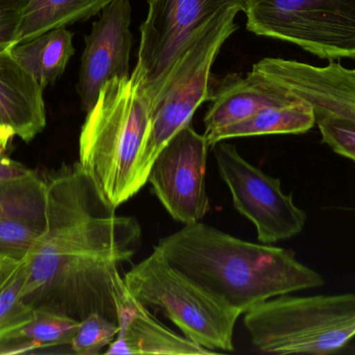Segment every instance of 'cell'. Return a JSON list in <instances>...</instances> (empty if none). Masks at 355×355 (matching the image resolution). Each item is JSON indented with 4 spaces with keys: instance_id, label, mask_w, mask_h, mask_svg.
<instances>
[{
    "instance_id": "cell-18",
    "label": "cell",
    "mask_w": 355,
    "mask_h": 355,
    "mask_svg": "<svg viewBox=\"0 0 355 355\" xmlns=\"http://www.w3.org/2000/svg\"><path fill=\"white\" fill-rule=\"evenodd\" d=\"M112 0H26L19 43L99 14Z\"/></svg>"
},
{
    "instance_id": "cell-11",
    "label": "cell",
    "mask_w": 355,
    "mask_h": 355,
    "mask_svg": "<svg viewBox=\"0 0 355 355\" xmlns=\"http://www.w3.org/2000/svg\"><path fill=\"white\" fill-rule=\"evenodd\" d=\"M130 25V1L112 0L101 10L100 18L85 37L77 83L81 108L85 112L97 101L108 81L130 76L133 41Z\"/></svg>"
},
{
    "instance_id": "cell-19",
    "label": "cell",
    "mask_w": 355,
    "mask_h": 355,
    "mask_svg": "<svg viewBox=\"0 0 355 355\" xmlns=\"http://www.w3.org/2000/svg\"><path fill=\"white\" fill-rule=\"evenodd\" d=\"M27 260L0 256V342L14 341L35 315L25 302Z\"/></svg>"
},
{
    "instance_id": "cell-22",
    "label": "cell",
    "mask_w": 355,
    "mask_h": 355,
    "mask_svg": "<svg viewBox=\"0 0 355 355\" xmlns=\"http://www.w3.org/2000/svg\"><path fill=\"white\" fill-rule=\"evenodd\" d=\"M45 220L0 219V256L22 260L28 256L44 231Z\"/></svg>"
},
{
    "instance_id": "cell-4",
    "label": "cell",
    "mask_w": 355,
    "mask_h": 355,
    "mask_svg": "<svg viewBox=\"0 0 355 355\" xmlns=\"http://www.w3.org/2000/svg\"><path fill=\"white\" fill-rule=\"evenodd\" d=\"M243 323L263 354H334L355 337V293L277 296L250 308Z\"/></svg>"
},
{
    "instance_id": "cell-15",
    "label": "cell",
    "mask_w": 355,
    "mask_h": 355,
    "mask_svg": "<svg viewBox=\"0 0 355 355\" xmlns=\"http://www.w3.org/2000/svg\"><path fill=\"white\" fill-rule=\"evenodd\" d=\"M43 88L10 52L0 54V124L22 141L31 142L46 126Z\"/></svg>"
},
{
    "instance_id": "cell-21",
    "label": "cell",
    "mask_w": 355,
    "mask_h": 355,
    "mask_svg": "<svg viewBox=\"0 0 355 355\" xmlns=\"http://www.w3.org/2000/svg\"><path fill=\"white\" fill-rule=\"evenodd\" d=\"M79 323L68 315L37 308L33 320L19 331L16 340L33 342L41 348L70 345Z\"/></svg>"
},
{
    "instance_id": "cell-7",
    "label": "cell",
    "mask_w": 355,
    "mask_h": 355,
    "mask_svg": "<svg viewBox=\"0 0 355 355\" xmlns=\"http://www.w3.org/2000/svg\"><path fill=\"white\" fill-rule=\"evenodd\" d=\"M246 28L324 60L355 58V0H245Z\"/></svg>"
},
{
    "instance_id": "cell-5",
    "label": "cell",
    "mask_w": 355,
    "mask_h": 355,
    "mask_svg": "<svg viewBox=\"0 0 355 355\" xmlns=\"http://www.w3.org/2000/svg\"><path fill=\"white\" fill-rule=\"evenodd\" d=\"M123 279L133 297L162 313L190 341L214 354L235 349L241 313L180 272L155 248Z\"/></svg>"
},
{
    "instance_id": "cell-23",
    "label": "cell",
    "mask_w": 355,
    "mask_h": 355,
    "mask_svg": "<svg viewBox=\"0 0 355 355\" xmlns=\"http://www.w3.org/2000/svg\"><path fill=\"white\" fill-rule=\"evenodd\" d=\"M119 333L116 321L93 313L79 323L78 329L71 342V349L78 355L101 354L116 339Z\"/></svg>"
},
{
    "instance_id": "cell-26",
    "label": "cell",
    "mask_w": 355,
    "mask_h": 355,
    "mask_svg": "<svg viewBox=\"0 0 355 355\" xmlns=\"http://www.w3.org/2000/svg\"><path fill=\"white\" fill-rule=\"evenodd\" d=\"M6 145L8 142H0V183L26 176L33 172L20 163L6 156Z\"/></svg>"
},
{
    "instance_id": "cell-25",
    "label": "cell",
    "mask_w": 355,
    "mask_h": 355,
    "mask_svg": "<svg viewBox=\"0 0 355 355\" xmlns=\"http://www.w3.org/2000/svg\"><path fill=\"white\" fill-rule=\"evenodd\" d=\"M26 0H0V54L19 43Z\"/></svg>"
},
{
    "instance_id": "cell-28",
    "label": "cell",
    "mask_w": 355,
    "mask_h": 355,
    "mask_svg": "<svg viewBox=\"0 0 355 355\" xmlns=\"http://www.w3.org/2000/svg\"><path fill=\"white\" fill-rule=\"evenodd\" d=\"M15 131L8 125L0 124V142H8L10 138L14 137Z\"/></svg>"
},
{
    "instance_id": "cell-3",
    "label": "cell",
    "mask_w": 355,
    "mask_h": 355,
    "mask_svg": "<svg viewBox=\"0 0 355 355\" xmlns=\"http://www.w3.org/2000/svg\"><path fill=\"white\" fill-rule=\"evenodd\" d=\"M153 100L133 71L102 87L79 137V165L118 208L139 193L137 166L149 137Z\"/></svg>"
},
{
    "instance_id": "cell-6",
    "label": "cell",
    "mask_w": 355,
    "mask_h": 355,
    "mask_svg": "<svg viewBox=\"0 0 355 355\" xmlns=\"http://www.w3.org/2000/svg\"><path fill=\"white\" fill-rule=\"evenodd\" d=\"M238 13L225 10L202 27L162 83L154 100L149 137L137 166L141 187L148 183L150 169L162 148L180 129L190 124L200 104L212 98L211 68L223 43L237 29Z\"/></svg>"
},
{
    "instance_id": "cell-27",
    "label": "cell",
    "mask_w": 355,
    "mask_h": 355,
    "mask_svg": "<svg viewBox=\"0 0 355 355\" xmlns=\"http://www.w3.org/2000/svg\"><path fill=\"white\" fill-rule=\"evenodd\" d=\"M37 349H41V346L31 341L14 340V341L0 342V355L29 354Z\"/></svg>"
},
{
    "instance_id": "cell-24",
    "label": "cell",
    "mask_w": 355,
    "mask_h": 355,
    "mask_svg": "<svg viewBox=\"0 0 355 355\" xmlns=\"http://www.w3.org/2000/svg\"><path fill=\"white\" fill-rule=\"evenodd\" d=\"M322 141L335 154L355 163V122L331 115H316Z\"/></svg>"
},
{
    "instance_id": "cell-13",
    "label": "cell",
    "mask_w": 355,
    "mask_h": 355,
    "mask_svg": "<svg viewBox=\"0 0 355 355\" xmlns=\"http://www.w3.org/2000/svg\"><path fill=\"white\" fill-rule=\"evenodd\" d=\"M282 85L306 100L316 115H331L355 122V68L329 60L324 67L271 58Z\"/></svg>"
},
{
    "instance_id": "cell-8",
    "label": "cell",
    "mask_w": 355,
    "mask_h": 355,
    "mask_svg": "<svg viewBox=\"0 0 355 355\" xmlns=\"http://www.w3.org/2000/svg\"><path fill=\"white\" fill-rule=\"evenodd\" d=\"M229 10L244 12L245 0H148L141 23L139 75L152 100L183 50L215 16Z\"/></svg>"
},
{
    "instance_id": "cell-2",
    "label": "cell",
    "mask_w": 355,
    "mask_h": 355,
    "mask_svg": "<svg viewBox=\"0 0 355 355\" xmlns=\"http://www.w3.org/2000/svg\"><path fill=\"white\" fill-rule=\"evenodd\" d=\"M194 283L245 314L259 304L324 285L292 250L233 237L202 222L160 239L154 246Z\"/></svg>"
},
{
    "instance_id": "cell-17",
    "label": "cell",
    "mask_w": 355,
    "mask_h": 355,
    "mask_svg": "<svg viewBox=\"0 0 355 355\" xmlns=\"http://www.w3.org/2000/svg\"><path fill=\"white\" fill-rule=\"evenodd\" d=\"M10 53L45 90L62 76L75 53L73 35L67 27H58L17 44Z\"/></svg>"
},
{
    "instance_id": "cell-14",
    "label": "cell",
    "mask_w": 355,
    "mask_h": 355,
    "mask_svg": "<svg viewBox=\"0 0 355 355\" xmlns=\"http://www.w3.org/2000/svg\"><path fill=\"white\" fill-rule=\"evenodd\" d=\"M119 333L105 354L196 355L214 352L178 335L133 297L121 279L114 290Z\"/></svg>"
},
{
    "instance_id": "cell-1",
    "label": "cell",
    "mask_w": 355,
    "mask_h": 355,
    "mask_svg": "<svg viewBox=\"0 0 355 355\" xmlns=\"http://www.w3.org/2000/svg\"><path fill=\"white\" fill-rule=\"evenodd\" d=\"M45 179V225L26 256L25 302L78 321L93 313L116 321L114 290L141 247V224L116 214L78 162Z\"/></svg>"
},
{
    "instance_id": "cell-10",
    "label": "cell",
    "mask_w": 355,
    "mask_h": 355,
    "mask_svg": "<svg viewBox=\"0 0 355 355\" xmlns=\"http://www.w3.org/2000/svg\"><path fill=\"white\" fill-rule=\"evenodd\" d=\"M211 146L187 124L166 143L150 169L152 192L174 220L200 222L210 210L206 166Z\"/></svg>"
},
{
    "instance_id": "cell-9",
    "label": "cell",
    "mask_w": 355,
    "mask_h": 355,
    "mask_svg": "<svg viewBox=\"0 0 355 355\" xmlns=\"http://www.w3.org/2000/svg\"><path fill=\"white\" fill-rule=\"evenodd\" d=\"M212 149L234 206L254 225L261 243L292 239L304 231L306 213L294 204L292 194L284 193L279 179L250 164L225 141L215 144Z\"/></svg>"
},
{
    "instance_id": "cell-16",
    "label": "cell",
    "mask_w": 355,
    "mask_h": 355,
    "mask_svg": "<svg viewBox=\"0 0 355 355\" xmlns=\"http://www.w3.org/2000/svg\"><path fill=\"white\" fill-rule=\"evenodd\" d=\"M316 124L314 108L296 97L283 106L261 110L250 119L206 135L209 145L235 138L267 135H298L311 131Z\"/></svg>"
},
{
    "instance_id": "cell-12",
    "label": "cell",
    "mask_w": 355,
    "mask_h": 355,
    "mask_svg": "<svg viewBox=\"0 0 355 355\" xmlns=\"http://www.w3.org/2000/svg\"><path fill=\"white\" fill-rule=\"evenodd\" d=\"M295 99L279 81L271 58L259 60L244 77H225L213 91L205 115V135L250 119L265 108Z\"/></svg>"
},
{
    "instance_id": "cell-20",
    "label": "cell",
    "mask_w": 355,
    "mask_h": 355,
    "mask_svg": "<svg viewBox=\"0 0 355 355\" xmlns=\"http://www.w3.org/2000/svg\"><path fill=\"white\" fill-rule=\"evenodd\" d=\"M46 179L35 172L0 183V219L45 220Z\"/></svg>"
}]
</instances>
